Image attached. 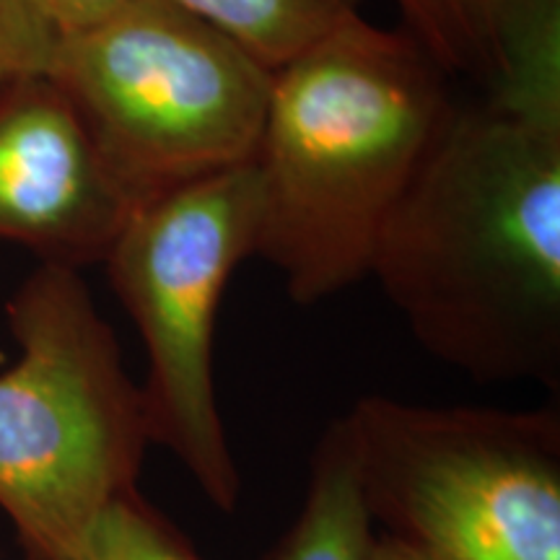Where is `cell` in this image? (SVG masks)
I'll use <instances>...</instances> for the list:
<instances>
[{"mask_svg":"<svg viewBox=\"0 0 560 560\" xmlns=\"http://www.w3.org/2000/svg\"><path fill=\"white\" fill-rule=\"evenodd\" d=\"M369 278L425 353L480 384L560 392V34L454 104L384 223Z\"/></svg>","mask_w":560,"mask_h":560,"instance_id":"1","label":"cell"},{"mask_svg":"<svg viewBox=\"0 0 560 560\" xmlns=\"http://www.w3.org/2000/svg\"><path fill=\"white\" fill-rule=\"evenodd\" d=\"M457 100L405 30L353 16L272 70L257 174V240L301 306L369 278L384 223Z\"/></svg>","mask_w":560,"mask_h":560,"instance_id":"2","label":"cell"},{"mask_svg":"<svg viewBox=\"0 0 560 560\" xmlns=\"http://www.w3.org/2000/svg\"><path fill=\"white\" fill-rule=\"evenodd\" d=\"M19 359L0 374V511L24 560H70L149 450L140 387L81 270L42 262L5 306Z\"/></svg>","mask_w":560,"mask_h":560,"instance_id":"3","label":"cell"},{"mask_svg":"<svg viewBox=\"0 0 560 560\" xmlns=\"http://www.w3.org/2000/svg\"><path fill=\"white\" fill-rule=\"evenodd\" d=\"M50 79L136 202L255 161L272 70L166 0L62 32Z\"/></svg>","mask_w":560,"mask_h":560,"instance_id":"4","label":"cell"},{"mask_svg":"<svg viewBox=\"0 0 560 560\" xmlns=\"http://www.w3.org/2000/svg\"><path fill=\"white\" fill-rule=\"evenodd\" d=\"M371 524L436 560H560V410L384 395L338 418Z\"/></svg>","mask_w":560,"mask_h":560,"instance_id":"5","label":"cell"},{"mask_svg":"<svg viewBox=\"0 0 560 560\" xmlns=\"http://www.w3.org/2000/svg\"><path fill=\"white\" fill-rule=\"evenodd\" d=\"M255 240L257 174L247 164L140 202L102 260L145 346L151 444L172 452L223 514L240 506L242 475L215 392V319Z\"/></svg>","mask_w":560,"mask_h":560,"instance_id":"6","label":"cell"},{"mask_svg":"<svg viewBox=\"0 0 560 560\" xmlns=\"http://www.w3.org/2000/svg\"><path fill=\"white\" fill-rule=\"evenodd\" d=\"M136 202L50 75L0 94V242L42 262H102Z\"/></svg>","mask_w":560,"mask_h":560,"instance_id":"7","label":"cell"},{"mask_svg":"<svg viewBox=\"0 0 560 560\" xmlns=\"http://www.w3.org/2000/svg\"><path fill=\"white\" fill-rule=\"evenodd\" d=\"M374 537L338 420L322 433L304 506L262 560H363Z\"/></svg>","mask_w":560,"mask_h":560,"instance_id":"8","label":"cell"},{"mask_svg":"<svg viewBox=\"0 0 560 560\" xmlns=\"http://www.w3.org/2000/svg\"><path fill=\"white\" fill-rule=\"evenodd\" d=\"M402 30L450 79L495 86L524 0H392Z\"/></svg>","mask_w":560,"mask_h":560,"instance_id":"9","label":"cell"},{"mask_svg":"<svg viewBox=\"0 0 560 560\" xmlns=\"http://www.w3.org/2000/svg\"><path fill=\"white\" fill-rule=\"evenodd\" d=\"M215 26L265 68L278 70L359 16V0H166Z\"/></svg>","mask_w":560,"mask_h":560,"instance_id":"10","label":"cell"},{"mask_svg":"<svg viewBox=\"0 0 560 560\" xmlns=\"http://www.w3.org/2000/svg\"><path fill=\"white\" fill-rule=\"evenodd\" d=\"M70 560H202L138 488L109 501Z\"/></svg>","mask_w":560,"mask_h":560,"instance_id":"11","label":"cell"},{"mask_svg":"<svg viewBox=\"0 0 560 560\" xmlns=\"http://www.w3.org/2000/svg\"><path fill=\"white\" fill-rule=\"evenodd\" d=\"M60 37L37 0H0V94L24 79L50 75Z\"/></svg>","mask_w":560,"mask_h":560,"instance_id":"12","label":"cell"},{"mask_svg":"<svg viewBox=\"0 0 560 560\" xmlns=\"http://www.w3.org/2000/svg\"><path fill=\"white\" fill-rule=\"evenodd\" d=\"M60 32H73L115 9L122 0H37Z\"/></svg>","mask_w":560,"mask_h":560,"instance_id":"13","label":"cell"},{"mask_svg":"<svg viewBox=\"0 0 560 560\" xmlns=\"http://www.w3.org/2000/svg\"><path fill=\"white\" fill-rule=\"evenodd\" d=\"M363 560H436V558L416 548V545L397 540V537L384 535L382 532V535L371 537L366 558Z\"/></svg>","mask_w":560,"mask_h":560,"instance_id":"14","label":"cell"}]
</instances>
